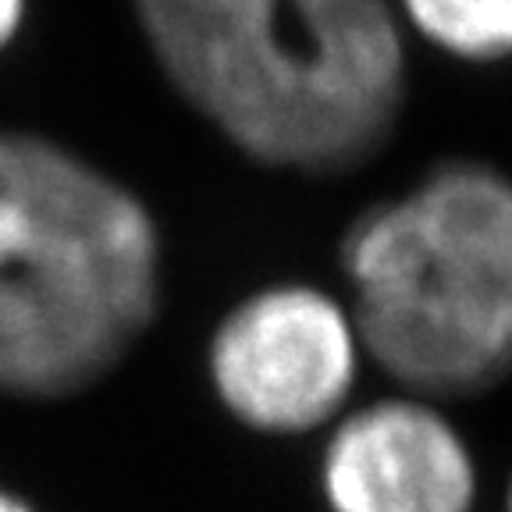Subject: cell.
<instances>
[{
  "label": "cell",
  "mask_w": 512,
  "mask_h": 512,
  "mask_svg": "<svg viewBox=\"0 0 512 512\" xmlns=\"http://www.w3.org/2000/svg\"><path fill=\"white\" fill-rule=\"evenodd\" d=\"M153 57L221 136L306 175L360 168L406 96L392 0H128Z\"/></svg>",
  "instance_id": "obj_1"
},
{
  "label": "cell",
  "mask_w": 512,
  "mask_h": 512,
  "mask_svg": "<svg viewBox=\"0 0 512 512\" xmlns=\"http://www.w3.org/2000/svg\"><path fill=\"white\" fill-rule=\"evenodd\" d=\"M160 303V235L136 192L0 128V388L75 395L111 374Z\"/></svg>",
  "instance_id": "obj_2"
},
{
  "label": "cell",
  "mask_w": 512,
  "mask_h": 512,
  "mask_svg": "<svg viewBox=\"0 0 512 512\" xmlns=\"http://www.w3.org/2000/svg\"><path fill=\"white\" fill-rule=\"evenodd\" d=\"M352 324L384 374L420 395L512 377V182L448 160L370 207L342 242Z\"/></svg>",
  "instance_id": "obj_3"
},
{
  "label": "cell",
  "mask_w": 512,
  "mask_h": 512,
  "mask_svg": "<svg viewBox=\"0 0 512 512\" xmlns=\"http://www.w3.org/2000/svg\"><path fill=\"white\" fill-rule=\"evenodd\" d=\"M360 335L331 296L278 285L249 296L210 338V381L253 431L299 434L338 413L356 381Z\"/></svg>",
  "instance_id": "obj_4"
},
{
  "label": "cell",
  "mask_w": 512,
  "mask_h": 512,
  "mask_svg": "<svg viewBox=\"0 0 512 512\" xmlns=\"http://www.w3.org/2000/svg\"><path fill=\"white\" fill-rule=\"evenodd\" d=\"M320 484L331 512H470L477 470L438 409L388 399L331 431Z\"/></svg>",
  "instance_id": "obj_5"
},
{
  "label": "cell",
  "mask_w": 512,
  "mask_h": 512,
  "mask_svg": "<svg viewBox=\"0 0 512 512\" xmlns=\"http://www.w3.org/2000/svg\"><path fill=\"white\" fill-rule=\"evenodd\" d=\"M409 25L466 61L512 54V0H399Z\"/></svg>",
  "instance_id": "obj_6"
},
{
  "label": "cell",
  "mask_w": 512,
  "mask_h": 512,
  "mask_svg": "<svg viewBox=\"0 0 512 512\" xmlns=\"http://www.w3.org/2000/svg\"><path fill=\"white\" fill-rule=\"evenodd\" d=\"M25 11H29V0H0V50L18 36V29L25 22Z\"/></svg>",
  "instance_id": "obj_7"
},
{
  "label": "cell",
  "mask_w": 512,
  "mask_h": 512,
  "mask_svg": "<svg viewBox=\"0 0 512 512\" xmlns=\"http://www.w3.org/2000/svg\"><path fill=\"white\" fill-rule=\"evenodd\" d=\"M0 512H32V509L22 502V498H15L11 491L0 488Z\"/></svg>",
  "instance_id": "obj_8"
},
{
  "label": "cell",
  "mask_w": 512,
  "mask_h": 512,
  "mask_svg": "<svg viewBox=\"0 0 512 512\" xmlns=\"http://www.w3.org/2000/svg\"><path fill=\"white\" fill-rule=\"evenodd\" d=\"M505 509L512 512V480H509V502H505Z\"/></svg>",
  "instance_id": "obj_9"
}]
</instances>
